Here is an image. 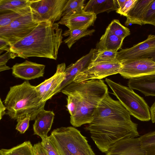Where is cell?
I'll list each match as a JSON object with an SVG mask.
<instances>
[{
    "mask_svg": "<svg viewBox=\"0 0 155 155\" xmlns=\"http://www.w3.org/2000/svg\"><path fill=\"white\" fill-rule=\"evenodd\" d=\"M138 124L119 101L108 93L100 103L91 122L85 129L89 131L97 148L106 153L116 142L139 136Z\"/></svg>",
    "mask_w": 155,
    "mask_h": 155,
    "instance_id": "cell-1",
    "label": "cell"
},
{
    "mask_svg": "<svg viewBox=\"0 0 155 155\" xmlns=\"http://www.w3.org/2000/svg\"><path fill=\"white\" fill-rule=\"evenodd\" d=\"M62 32L58 23L39 22L30 33L11 46L12 58L36 57L57 60L62 42Z\"/></svg>",
    "mask_w": 155,
    "mask_h": 155,
    "instance_id": "cell-2",
    "label": "cell"
},
{
    "mask_svg": "<svg viewBox=\"0 0 155 155\" xmlns=\"http://www.w3.org/2000/svg\"><path fill=\"white\" fill-rule=\"evenodd\" d=\"M61 91L75 105L76 113L70 117V122L76 127L91 122L99 104L109 93L104 81L95 79L79 82L73 81Z\"/></svg>",
    "mask_w": 155,
    "mask_h": 155,
    "instance_id": "cell-3",
    "label": "cell"
},
{
    "mask_svg": "<svg viewBox=\"0 0 155 155\" xmlns=\"http://www.w3.org/2000/svg\"><path fill=\"white\" fill-rule=\"evenodd\" d=\"M46 102L42 101L35 88L28 81L10 87L4 104L6 114L12 119L17 120L21 116L29 114L31 120H35Z\"/></svg>",
    "mask_w": 155,
    "mask_h": 155,
    "instance_id": "cell-4",
    "label": "cell"
},
{
    "mask_svg": "<svg viewBox=\"0 0 155 155\" xmlns=\"http://www.w3.org/2000/svg\"><path fill=\"white\" fill-rule=\"evenodd\" d=\"M48 138L60 155H95L86 138L74 127L55 129Z\"/></svg>",
    "mask_w": 155,
    "mask_h": 155,
    "instance_id": "cell-5",
    "label": "cell"
},
{
    "mask_svg": "<svg viewBox=\"0 0 155 155\" xmlns=\"http://www.w3.org/2000/svg\"><path fill=\"white\" fill-rule=\"evenodd\" d=\"M105 81L118 101L130 115L140 120L147 121L151 119L150 109L143 97L133 90L106 78Z\"/></svg>",
    "mask_w": 155,
    "mask_h": 155,
    "instance_id": "cell-6",
    "label": "cell"
},
{
    "mask_svg": "<svg viewBox=\"0 0 155 155\" xmlns=\"http://www.w3.org/2000/svg\"><path fill=\"white\" fill-rule=\"evenodd\" d=\"M68 0H31L30 7L34 21H49L52 23L62 17L63 9Z\"/></svg>",
    "mask_w": 155,
    "mask_h": 155,
    "instance_id": "cell-7",
    "label": "cell"
},
{
    "mask_svg": "<svg viewBox=\"0 0 155 155\" xmlns=\"http://www.w3.org/2000/svg\"><path fill=\"white\" fill-rule=\"evenodd\" d=\"M38 23L33 21L31 12H29L19 17L9 25L0 27V38L12 46L30 33Z\"/></svg>",
    "mask_w": 155,
    "mask_h": 155,
    "instance_id": "cell-8",
    "label": "cell"
},
{
    "mask_svg": "<svg viewBox=\"0 0 155 155\" xmlns=\"http://www.w3.org/2000/svg\"><path fill=\"white\" fill-rule=\"evenodd\" d=\"M122 66L117 59L109 61L91 62L87 68L77 74L73 81L79 82L91 79H101L119 74Z\"/></svg>",
    "mask_w": 155,
    "mask_h": 155,
    "instance_id": "cell-9",
    "label": "cell"
},
{
    "mask_svg": "<svg viewBox=\"0 0 155 155\" xmlns=\"http://www.w3.org/2000/svg\"><path fill=\"white\" fill-rule=\"evenodd\" d=\"M151 58L155 61V35H149L143 41L132 47L117 52L116 59L120 62L129 60Z\"/></svg>",
    "mask_w": 155,
    "mask_h": 155,
    "instance_id": "cell-10",
    "label": "cell"
},
{
    "mask_svg": "<svg viewBox=\"0 0 155 155\" xmlns=\"http://www.w3.org/2000/svg\"><path fill=\"white\" fill-rule=\"evenodd\" d=\"M120 63L123 66L119 74L125 78L129 79L155 74V61L151 58L133 59Z\"/></svg>",
    "mask_w": 155,
    "mask_h": 155,
    "instance_id": "cell-11",
    "label": "cell"
},
{
    "mask_svg": "<svg viewBox=\"0 0 155 155\" xmlns=\"http://www.w3.org/2000/svg\"><path fill=\"white\" fill-rule=\"evenodd\" d=\"M66 68L64 63L58 64L56 72L53 76L35 86L42 101L46 102L54 96V92L65 78Z\"/></svg>",
    "mask_w": 155,
    "mask_h": 155,
    "instance_id": "cell-12",
    "label": "cell"
},
{
    "mask_svg": "<svg viewBox=\"0 0 155 155\" xmlns=\"http://www.w3.org/2000/svg\"><path fill=\"white\" fill-rule=\"evenodd\" d=\"M106 155H147L139 137L121 140L114 144Z\"/></svg>",
    "mask_w": 155,
    "mask_h": 155,
    "instance_id": "cell-13",
    "label": "cell"
},
{
    "mask_svg": "<svg viewBox=\"0 0 155 155\" xmlns=\"http://www.w3.org/2000/svg\"><path fill=\"white\" fill-rule=\"evenodd\" d=\"M97 51L96 48H92L87 54L83 56L74 63L66 68L65 78L54 94V95L60 92L62 90L73 81L77 74L87 68L92 62L94 54Z\"/></svg>",
    "mask_w": 155,
    "mask_h": 155,
    "instance_id": "cell-14",
    "label": "cell"
},
{
    "mask_svg": "<svg viewBox=\"0 0 155 155\" xmlns=\"http://www.w3.org/2000/svg\"><path fill=\"white\" fill-rule=\"evenodd\" d=\"M45 65L28 60L16 63L12 68V74L16 77L30 80L43 77Z\"/></svg>",
    "mask_w": 155,
    "mask_h": 155,
    "instance_id": "cell-15",
    "label": "cell"
},
{
    "mask_svg": "<svg viewBox=\"0 0 155 155\" xmlns=\"http://www.w3.org/2000/svg\"><path fill=\"white\" fill-rule=\"evenodd\" d=\"M96 15L94 13L83 10L78 13L63 17L57 23L65 25L70 30L88 28L94 25L97 18Z\"/></svg>",
    "mask_w": 155,
    "mask_h": 155,
    "instance_id": "cell-16",
    "label": "cell"
},
{
    "mask_svg": "<svg viewBox=\"0 0 155 155\" xmlns=\"http://www.w3.org/2000/svg\"><path fill=\"white\" fill-rule=\"evenodd\" d=\"M52 111L41 110L37 115L33 125L34 134L39 136L42 140L47 139L51 129L54 116Z\"/></svg>",
    "mask_w": 155,
    "mask_h": 155,
    "instance_id": "cell-17",
    "label": "cell"
},
{
    "mask_svg": "<svg viewBox=\"0 0 155 155\" xmlns=\"http://www.w3.org/2000/svg\"><path fill=\"white\" fill-rule=\"evenodd\" d=\"M128 85L145 96H155V74L129 79Z\"/></svg>",
    "mask_w": 155,
    "mask_h": 155,
    "instance_id": "cell-18",
    "label": "cell"
},
{
    "mask_svg": "<svg viewBox=\"0 0 155 155\" xmlns=\"http://www.w3.org/2000/svg\"><path fill=\"white\" fill-rule=\"evenodd\" d=\"M117 8L116 0H90L85 4L83 10L97 15L104 12L116 11Z\"/></svg>",
    "mask_w": 155,
    "mask_h": 155,
    "instance_id": "cell-19",
    "label": "cell"
},
{
    "mask_svg": "<svg viewBox=\"0 0 155 155\" xmlns=\"http://www.w3.org/2000/svg\"><path fill=\"white\" fill-rule=\"evenodd\" d=\"M124 39L119 38L106 29L96 45L97 50H107L116 52L121 48Z\"/></svg>",
    "mask_w": 155,
    "mask_h": 155,
    "instance_id": "cell-20",
    "label": "cell"
},
{
    "mask_svg": "<svg viewBox=\"0 0 155 155\" xmlns=\"http://www.w3.org/2000/svg\"><path fill=\"white\" fill-rule=\"evenodd\" d=\"M153 0H138L127 14L125 25L128 26L131 24L142 25V18L144 13Z\"/></svg>",
    "mask_w": 155,
    "mask_h": 155,
    "instance_id": "cell-21",
    "label": "cell"
},
{
    "mask_svg": "<svg viewBox=\"0 0 155 155\" xmlns=\"http://www.w3.org/2000/svg\"><path fill=\"white\" fill-rule=\"evenodd\" d=\"M31 0H0V12H12L25 14L31 12Z\"/></svg>",
    "mask_w": 155,
    "mask_h": 155,
    "instance_id": "cell-22",
    "label": "cell"
},
{
    "mask_svg": "<svg viewBox=\"0 0 155 155\" xmlns=\"http://www.w3.org/2000/svg\"><path fill=\"white\" fill-rule=\"evenodd\" d=\"M87 28H80L70 30H66L62 34V36H68L64 40L65 43L66 44L69 49H70L73 45L81 38L91 35L94 32V29L89 30Z\"/></svg>",
    "mask_w": 155,
    "mask_h": 155,
    "instance_id": "cell-23",
    "label": "cell"
},
{
    "mask_svg": "<svg viewBox=\"0 0 155 155\" xmlns=\"http://www.w3.org/2000/svg\"><path fill=\"white\" fill-rule=\"evenodd\" d=\"M0 155H35L33 146L30 141H25L9 149H1Z\"/></svg>",
    "mask_w": 155,
    "mask_h": 155,
    "instance_id": "cell-24",
    "label": "cell"
},
{
    "mask_svg": "<svg viewBox=\"0 0 155 155\" xmlns=\"http://www.w3.org/2000/svg\"><path fill=\"white\" fill-rule=\"evenodd\" d=\"M84 0H68L65 4L62 17L68 16L81 12L85 4Z\"/></svg>",
    "mask_w": 155,
    "mask_h": 155,
    "instance_id": "cell-25",
    "label": "cell"
},
{
    "mask_svg": "<svg viewBox=\"0 0 155 155\" xmlns=\"http://www.w3.org/2000/svg\"><path fill=\"white\" fill-rule=\"evenodd\" d=\"M139 137L147 155H155V130Z\"/></svg>",
    "mask_w": 155,
    "mask_h": 155,
    "instance_id": "cell-26",
    "label": "cell"
},
{
    "mask_svg": "<svg viewBox=\"0 0 155 155\" xmlns=\"http://www.w3.org/2000/svg\"><path fill=\"white\" fill-rule=\"evenodd\" d=\"M106 29L111 33L123 39L130 34L129 29L122 25L118 19L112 20Z\"/></svg>",
    "mask_w": 155,
    "mask_h": 155,
    "instance_id": "cell-27",
    "label": "cell"
},
{
    "mask_svg": "<svg viewBox=\"0 0 155 155\" xmlns=\"http://www.w3.org/2000/svg\"><path fill=\"white\" fill-rule=\"evenodd\" d=\"M117 52L98 50L94 53L91 62L109 61L116 60Z\"/></svg>",
    "mask_w": 155,
    "mask_h": 155,
    "instance_id": "cell-28",
    "label": "cell"
},
{
    "mask_svg": "<svg viewBox=\"0 0 155 155\" xmlns=\"http://www.w3.org/2000/svg\"><path fill=\"white\" fill-rule=\"evenodd\" d=\"M142 21L143 25L149 24L155 26V0H153L147 7Z\"/></svg>",
    "mask_w": 155,
    "mask_h": 155,
    "instance_id": "cell-29",
    "label": "cell"
},
{
    "mask_svg": "<svg viewBox=\"0 0 155 155\" xmlns=\"http://www.w3.org/2000/svg\"><path fill=\"white\" fill-rule=\"evenodd\" d=\"M24 15L25 14L12 12H8L1 14L0 27H3L9 25L16 19Z\"/></svg>",
    "mask_w": 155,
    "mask_h": 155,
    "instance_id": "cell-30",
    "label": "cell"
},
{
    "mask_svg": "<svg viewBox=\"0 0 155 155\" xmlns=\"http://www.w3.org/2000/svg\"><path fill=\"white\" fill-rule=\"evenodd\" d=\"M31 118V115L29 114L19 117L17 120L16 129L21 134L24 133L29 127Z\"/></svg>",
    "mask_w": 155,
    "mask_h": 155,
    "instance_id": "cell-31",
    "label": "cell"
},
{
    "mask_svg": "<svg viewBox=\"0 0 155 155\" xmlns=\"http://www.w3.org/2000/svg\"><path fill=\"white\" fill-rule=\"evenodd\" d=\"M41 143L48 155H60L48 137L46 139L42 140Z\"/></svg>",
    "mask_w": 155,
    "mask_h": 155,
    "instance_id": "cell-32",
    "label": "cell"
},
{
    "mask_svg": "<svg viewBox=\"0 0 155 155\" xmlns=\"http://www.w3.org/2000/svg\"><path fill=\"white\" fill-rule=\"evenodd\" d=\"M137 0H126L124 5L120 8H117L116 12L120 15L126 17L128 12L134 6Z\"/></svg>",
    "mask_w": 155,
    "mask_h": 155,
    "instance_id": "cell-33",
    "label": "cell"
},
{
    "mask_svg": "<svg viewBox=\"0 0 155 155\" xmlns=\"http://www.w3.org/2000/svg\"><path fill=\"white\" fill-rule=\"evenodd\" d=\"M10 51H7L0 57V71L10 69L11 68L6 65L8 61L12 58Z\"/></svg>",
    "mask_w": 155,
    "mask_h": 155,
    "instance_id": "cell-34",
    "label": "cell"
},
{
    "mask_svg": "<svg viewBox=\"0 0 155 155\" xmlns=\"http://www.w3.org/2000/svg\"><path fill=\"white\" fill-rule=\"evenodd\" d=\"M35 155H48L41 142L35 144L33 145Z\"/></svg>",
    "mask_w": 155,
    "mask_h": 155,
    "instance_id": "cell-35",
    "label": "cell"
},
{
    "mask_svg": "<svg viewBox=\"0 0 155 155\" xmlns=\"http://www.w3.org/2000/svg\"><path fill=\"white\" fill-rule=\"evenodd\" d=\"M11 45L8 42L0 38V53L4 51H10Z\"/></svg>",
    "mask_w": 155,
    "mask_h": 155,
    "instance_id": "cell-36",
    "label": "cell"
},
{
    "mask_svg": "<svg viewBox=\"0 0 155 155\" xmlns=\"http://www.w3.org/2000/svg\"><path fill=\"white\" fill-rule=\"evenodd\" d=\"M152 122L155 123V102L153 104L150 109Z\"/></svg>",
    "mask_w": 155,
    "mask_h": 155,
    "instance_id": "cell-37",
    "label": "cell"
},
{
    "mask_svg": "<svg viewBox=\"0 0 155 155\" xmlns=\"http://www.w3.org/2000/svg\"><path fill=\"white\" fill-rule=\"evenodd\" d=\"M6 109V107L3 104L1 98L0 100V119L1 120L3 116L5 114V111Z\"/></svg>",
    "mask_w": 155,
    "mask_h": 155,
    "instance_id": "cell-38",
    "label": "cell"
},
{
    "mask_svg": "<svg viewBox=\"0 0 155 155\" xmlns=\"http://www.w3.org/2000/svg\"><path fill=\"white\" fill-rule=\"evenodd\" d=\"M126 1V0H116V2L118 7V8H120L124 4Z\"/></svg>",
    "mask_w": 155,
    "mask_h": 155,
    "instance_id": "cell-39",
    "label": "cell"
}]
</instances>
